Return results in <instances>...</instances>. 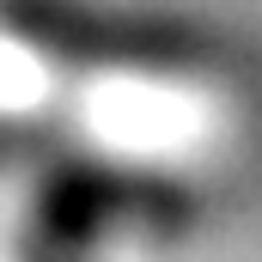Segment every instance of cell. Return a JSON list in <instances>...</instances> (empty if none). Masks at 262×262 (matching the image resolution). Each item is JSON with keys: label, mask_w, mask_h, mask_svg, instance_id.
Here are the masks:
<instances>
[{"label": "cell", "mask_w": 262, "mask_h": 262, "mask_svg": "<svg viewBox=\"0 0 262 262\" xmlns=\"http://www.w3.org/2000/svg\"><path fill=\"white\" fill-rule=\"evenodd\" d=\"M85 122L122 159V171H177L201 159L226 128V92L195 61H116L92 79Z\"/></svg>", "instance_id": "1"}]
</instances>
